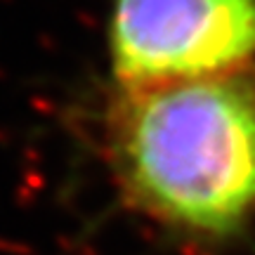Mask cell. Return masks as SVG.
<instances>
[{"label":"cell","mask_w":255,"mask_h":255,"mask_svg":"<svg viewBox=\"0 0 255 255\" xmlns=\"http://www.w3.org/2000/svg\"><path fill=\"white\" fill-rule=\"evenodd\" d=\"M107 149L128 201L168 227L232 237L255 215V66L116 88Z\"/></svg>","instance_id":"cell-1"},{"label":"cell","mask_w":255,"mask_h":255,"mask_svg":"<svg viewBox=\"0 0 255 255\" xmlns=\"http://www.w3.org/2000/svg\"><path fill=\"white\" fill-rule=\"evenodd\" d=\"M116 88L196 81L255 66V0H111Z\"/></svg>","instance_id":"cell-2"}]
</instances>
